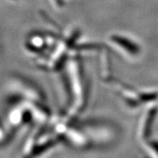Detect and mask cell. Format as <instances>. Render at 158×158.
Listing matches in <instances>:
<instances>
[{
  "label": "cell",
  "instance_id": "obj_9",
  "mask_svg": "<svg viewBox=\"0 0 158 158\" xmlns=\"http://www.w3.org/2000/svg\"><path fill=\"white\" fill-rule=\"evenodd\" d=\"M110 49L106 45L103 46L98 53H99V72L100 77L104 83H107L113 78L111 62L109 55Z\"/></svg>",
  "mask_w": 158,
  "mask_h": 158
},
{
  "label": "cell",
  "instance_id": "obj_11",
  "mask_svg": "<svg viewBox=\"0 0 158 158\" xmlns=\"http://www.w3.org/2000/svg\"><path fill=\"white\" fill-rule=\"evenodd\" d=\"M48 1L54 9H60L64 6L63 0H48Z\"/></svg>",
  "mask_w": 158,
  "mask_h": 158
},
{
  "label": "cell",
  "instance_id": "obj_5",
  "mask_svg": "<svg viewBox=\"0 0 158 158\" xmlns=\"http://www.w3.org/2000/svg\"><path fill=\"white\" fill-rule=\"evenodd\" d=\"M158 114V102L145 105L137 122L135 138L139 143L150 139L155 119Z\"/></svg>",
  "mask_w": 158,
  "mask_h": 158
},
{
  "label": "cell",
  "instance_id": "obj_1",
  "mask_svg": "<svg viewBox=\"0 0 158 158\" xmlns=\"http://www.w3.org/2000/svg\"><path fill=\"white\" fill-rule=\"evenodd\" d=\"M62 71L67 99L63 112L71 118H77L86 107L89 97V88L81 55L71 50Z\"/></svg>",
  "mask_w": 158,
  "mask_h": 158
},
{
  "label": "cell",
  "instance_id": "obj_8",
  "mask_svg": "<svg viewBox=\"0 0 158 158\" xmlns=\"http://www.w3.org/2000/svg\"><path fill=\"white\" fill-rule=\"evenodd\" d=\"M24 48L35 57L46 55L51 51L48 44L46 32L31 31L27 35L24 41Z\"/></svg>",
  "mask_w": 158,
  "mask_h": 158
},
{
  "label": "cell",
  "instance_id": "obj_12",
  "mask_svg": "<svg viewBox=\"0 0 158 158\" xmlns=\"http://www.w3.org/2000/svg\"><path fill=\"white\" fill-rule=\"evenodd\" d=\"M157 102H158V101H157Z\"/></svg>",
  "mask_w": 158,
  "mask_h": 158
},
{
  "label": "cell",
  "instance_id": "obj_4",
  "mask_svg": "<svg viewBox=\"0 0 158 158\" xmlns=\"http://www.w3.org/2000/svg\"><path fill=\"white\" fill-rule=\"evenodd\" d=\"M106 45L124 57H135L141 52V48L135 40L127 35L112 33L106 38Z\"/></svg>",
  "mask_w": 158,
  "mask_h": 158
},
{
  "label": "cell",
  "instance_id": "obj_3",
  "mask_svg": "<svg viewBox=\"0 0 158 158\" xmlns=\"http://www.w3.org/2000/svg\"><path fill=\"white\" fill-rule=\"evenodd\" d=\"M75 122L88 135L93 148L108 147L118 138V127L110 121L97 118L79 121L76 118Z\"/></svg>",
  "mask_w": 158,
  "mask_h": 158
},
{
  "label": "cell",
  "instance_id": "obj_2",
  "mask_svg": "<svg viewBox=\"0 0 158 158\" xmlns=\"http://www.w3.org/2000/svg\"><path fill=\"white\" fill-rule=\"evenodd\" d=\"M6 102L19 101L46 102L44 91L34 81L20 75H12L6 81Z\"/></svg>",
  "mask_w": 158,
  "mask_h": 158
},
{
  "label": "cell",
  "instance_id": "obj_7",
  "mask_svg": "<svg viewBox=\"0 0 158 158\" xmlns=\"http://www.w3.org/2000/svg\"><path fill=\"white\" fill-rule=\"evenodd\" d=\"M75 120L69 125L62 135V141L74 149L81 151L90 149L93 148L90 139Z\"/></svg>",
  "mask_w": 158,
  "mask_h": 158
},
{
  "label": "cell",
  "instance_id": "obj_10",
  "mask_svg": "<svg viewBox=\"0 0 158 158\" xmlns=\"http://www.w3.org/2000/svg\"><path fill=\"white\" fill-rule=\"evenodd\" d=\"M143 152L151 157H158V139H151L140 143Z\"/></svg>",
  "mask_w": 158,
  "mask_h": 158
},
{
  "label": "cell",
  "instance_id": "obj_6",
  "mask_svg": "<svg viewBox=\"0 0 158 158\" xmlns=\"http://www.w3.org/2000/svg\"><path fill=\"white\" fill-rule=\"evenodd\" d=\"M106 85H110L122 101L130 108L136 109L143 106L139 89L121 81L115 77H113Z\"/></svg>",
  "mask_w": 158,
  "mask_h": 158
},
{
  "label": "cell",
  "instance_id": "obj_13",
  "mask_svg": "<svg viewBox=\"0 0 158 158\" xmlns=\"http://www.w3.org/2000/svg\"></svg>",
  "mask_w": 158,
  "mask_h": 158
}]
</instances>
